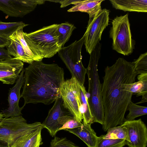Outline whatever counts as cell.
Instances as JSON below:
<instances>
[{"mask_svg": "<svg viewBox=\"0 0 147 147\" xmlns=\"http://www.w3.org/2000/svg\"><path fill=\"white\" fill-rule=\"evenodd\" d=\"M49 147H80L66 137L55 136L50 142Z\"/></svg>", "mask_w": 147, "mask_h": 147, "instance_id": "28", "label": "cell"}, {"mask_svg": "<svg viewBox=\"0 0 147 147\" xmlns=\"http://www.w3.org/2000/svg\"><path fill=\"white\" fill-rule=\"evenodd\" d=\"M76 28L74 25L68 22L58 24L57 32L59 42L62 47L68 41L73 30Z\"/></svg>", "mask_w": 147, "mask_h": 147, "instance_id": "23", "label": "cell"}, {"mask_svg": "<svg viewBox=\"0 0 147 147\" xmlns=\"http://www.w3.org/2000/svg\"><path fill=\"white\" fill-rule=\"evenodd\" d=\"M76 1L73 0H60L59 3L61 4L60 7L61 8L65 7L71 4H72L73 3L76 2Z\"/></svg>", "mask_w": 147, "mask_h": 147, "instance_id": "32", "label": "cell"}, {"mask_svg": "<svg viewBox=\"0 0 147 147\" xmlns=\"http://www.w3.org/2000/svg\"><path fill=\"white\" fill-rule=\"evenodd\" d=\"M83 123L76 121L75 119H69L67 121L58 129V131L61 130H65L67 129H72L81 126Z\"/></svg>", "mask_w": 147, "mask_h": 147, "instance_id": "29", "label": "cell"}, {"mask_svg": "<svg viewBox=\"0 0 147 147\" xmlns=\"http://www.w3.org/2000/svg\"><path fill=\"white\" fill-rule=\"evenodd\" d=\"M126 145V140L121 139H105L103 135L98 137L96 147H123Z\"/></svg>", "mask_w": 147, "mask_h": 147, "instance_id": "26", "label": "cell"}, {"mask_svg": "<svg viewBox=\"0 0 147 147\" xmlns=\"http://www.w3.org/2000/svg\"><path fill=\"white\" fill-rule=\"evenodd\" d=\"M28 25L22 21L12 22L0 21V36L9 38L17 31Z\"/></svg>", "mask_w": 147, "mask_h": 147, "instance_id": "22", "label": "cell"}, {"mask_svg": "<svg viewBox=\"0 0 147 147\" xmlns=\"http://www.w3.org/2000/svg\"><path fill=\"white\" fill-rule=\"evenodd\" d=\"M84 39L83 35L79 40L75 41L67 47H62L58 52L59 56L69 70L72 77L83 85L86 71L82 61L81 50Z\"/></svg>", "mask_w": 147, "mask_h": 147, "instance_id": "7", "label": "cell"}, {"mask_svg": "<svg viewBox=\"0 0 147 147\" xmlns=\"http://www.w3.org/2000/svg\"><path fill=\"white\" fill-rule=\"evenodd\" d=\"M101 44L99 42L90 54L89 64L86 68L88 80L89 103L93 122L102 125L104 113L102 103L101 85L98 73V65L100 56Z\"/></svg>", "mask_w": 147, "mask_h": 147, "instance_id": "4", "label": "cell"}, {"mask_svg": "<svg viewBox=\"0 0 147 147\" xmlns=\"http://www.w3.org/2000/svg\"><path fill=\"white\" fill-rule=\"evenodd\" d=\"M9 44L6 47L11 56L30 64L34 61L26 53L19 41L14 34L9 38Z\"/></svg>", "mask_w": 147, "mask_h": 147, "instance_id": "20", "label": "cell"}, {"mask_svg": "<svg viewBox=\"0 0 147 147\" xmlns=\"http://www.w3.org/2000/svg\"><path fill=\"white\" fill-rule=\"evenodd\" d=\"M43 0H0V10L7 16L22 17L33 11Z\"/></svg>", "mask_w": 147, "mask_h": 147, "instance_id": "10", "label": "cell"}, {"mask_svg": "<svg viewBox=\"0 0 147 147\" xmlns=\"http://www.w3.org/2000/svg\"><path fill=\"white\" fill-rule=\"evenodd\" d=\"M41 128V123H27L22 115L4 118L0 122V141L6 142L10 147L19 137Z\"/></svg>", "mask_w": 147, "mask_h": 147, "instance_id": "6", "label": "cell"}, {"mask_svg": "<svg viewBox=\"0 0 147 147\" xmlns=\"http://www.w3.org/2000/svg\"><path fill=\"white\" fill-rule=\"evenodd\" d=\"M83 124L81 127L65 130L78 137L88 147H96L98 137L91 127V124Z\"/></svg>", "mask_w": 147, "mask_h": 147, "instance_id": "16", "label": "cell"}, {"mask_svg": "<svg viewBox=\"0 0 147 147\" xmlns=\"http://www.w3.org/2000/svg\"><path fill=\"white\" fill-rule=\"evenodd\" d=\"M58 24L45 26L29 33L23 32L20 42L25 52L33 54L36 61L53 57L62 47L57 32Z\"/></svg>", "mask_w": 147, "mask_h": 147, "instance_id": "3", "label": "cell"}, {"mask_svg": "<svg viewBox=\"0 0 147 147\" xmlns=\"http://www.w3.org/2000/svg\"><path fill=\"white\" fill-rule=\"evenodd\" d=\"M9 43V38L0 36V47H6L8 45Z\"/></svg>", "mask_w": 147, "mask_h": 147, "instance_id": "31", "label": "cell"}, {"mask_svg": "<svg viewBox=\"0 0 147 147\" xmlns=\"http://www.w3.org/2000/svg\"><path fill=\"white\" fill-rule=\"evenodd\" d=\"M23 66V62L14 57L0 61V81L7 84H14Z\"/></svg>", "mask_w": 147, "mask_h": 147, "instance_id": "14", "label": "cell"}, {"mask_svg": "<svg viewBox=\"0 0 147 147\" xmlns=\"http://www.w3.org/2000/svg\"><path fill=\"white\" fill-rule=\"evenodd\" d=\"M73 119H74L73 115L63 106L60 96L57 98L47 117L42 123V128L47 129L50 136L53 137L58 129L67 121Z\"/></svg>", "mask_w": 147, "mask_h": 147, "instance_id": "9", "label": "cell"}, {"mask_svg": "<svg viewBox=\"0 0 147 147\" xmlns=\"http://www.w3.org/2000/svg\"><path fill=\"white\" fill-rule=\"evenodd\" d=\"M121 125L127 130L129 141H126V145L128 147H146L147 128L141 119L126 120Z\"/></svg>", "mask_w": 147, "mask_h": 147, "instance_id": "12", "label": "cell"}, {"mask_svg": "<svg viewBox=\"0 0 147 147\" xmlns=\"http://www.w3.org/2000/svg\"><path fill=\"white\" fill-rule=\"evenodd\" d=\"M137 74L147 73V53L140 55L138 59L131 62Z\"/></svg>", "mask_w": 147, "mask_h": 147, "instance_id": "27", "label": "cell"}, {"mask_svg": "<svg viewBox=\"0 0 147 147\" xmlns=\"http://www.w3.org/2000/svg\"><path fill=\"white\" fill-rule=\"evenodd\" d=\"M126 110L129 111L126 119L127 121L134 120L138 117L147 114V107L137 105L133 103L131 100L129 103Z\"/></svg>", "mask_w": 147, "mask_h": 147, "instance_id": "25", "label": "cell"}, {"mask_svg": "<svg viewBox=\"0 0 147 147\" xmlns=\"http://www.w3.org/2000/svg\"><path fill=\"white\" fill-rule=\"evenodd\" d=\"M103 138L105 139H121L129 142L127 128L121 125L110 128L107 130L106 134L103 135Z\"/></svg>", "mask_w": 147, "mask_h": 147, "instance_id": "24", "label": "cell"}, {"mask_svg": "<svg viewBox=\"0 0 147 147\" xmlns=\"http://www.w3.org/2000/svg\"><path fill=\"white\" fill-rule=\"evenodd\" d=\"M109 10L104 9L93 17L89 18L84 35V44L90 55L101 40L102 33L109 24Z\"/></svg>", "mask_w": 147, "mask_h": 147, "instance_id": "8", "label": "cell"}, {"mask_svg": "<svg viewBox=\"0 0 147 147\" xmlns=\"http://www.w3.org/2000/svg\"><path fill=\"white\" fill-rule=\"evenodd\" d=\"M0 147H10L6 142L0 141Z\"/></svg>", "mask_w": 147, "mask_h": 147, "instance_id": "33", "label": "cell"}, {"mask_svg": "<svg viewBox=\"0 0 147 147\" xmlns=\"http://www.w3.org/2000/svg\"><path fill=\"white\" fill-rule=\"evenodd\" d=\"M138 81L124 85V90L134 94L137 96H147V73L141 74L137 77Z\"/></svg>", "mask_w": 147, "mask_h": 147, "instance_id": "21", "label": "cell"}, {"mask_svg": "<svg viewBox=\"0 0 147 147\" xmlns=\"http://www.w3.org/2000/svg\"><path fill=\"white\" fill-rule=\"evenodd\" d=\"M109 31L112 39L113 49L124 55H129L133 51L135 44L132 38L128 14L117 16L112 21Z\"/></svg>", "mask_w": 147, "mask_h": 147, "instance_id": "5", "label": "cell"}, {"mask_svg": "<svg viewBox=\"0 0 147 147\" xmlns=\"http://www.w3.org/2000/svg\"><path fill=\"white\" fill-rule=\"evenodd\" d=\"M113 7L125 11L146 12L147 0H110Z\"/></svg>", "mask_w": 147, "mask_h": 147, "instance_id": "18", "label": "cell"}, {"mask_svg": "<svg viewBox=\"0 0 147 147\" xmlns=\"http://www.w3.org/2000/svg\"><path fill=\"white\" fill-rule=\"evenodd\" d=\"M25 81L24 69L20 73L14 85L10 88L8 97V107L1 112L5 118H9L21 115L22 111L24 106H19V103L21 98L20 91Z\"/></svg>", "mask_w": 147, "mask_h": 147, "instance_id": "13", "label": "cell"}, {"mask_svg": "<svg viewBox=\"0 0 147 147\" xmlns=\"http://www.w3.org/2000/svg\"><path fill=\"white\" fill-rule=\"evenodd\" d=\"M77 100L80 111L83 117V124L93 123L89 103L88 94L84 85L77 80L75 84Z\"/></svg>", "mask_w": 147, "mask_h": 147, "instance_id": "15", "label": "cell"}, {"mask_svg": "<svg viewBox=\"0 0 147 147\" xmlns=\"http://www.w3.org/2000/svg\"><path fill=\"white\" fill-rule=\"evenodd\" d=\"M42 129L40 128L19 137L10 147H39L42 143L41 135Z\"/></svg>", "mask_w": 147, "mask_h": 147, "instance_id": "19", "label": "cell"}, {"mask_svg": "<svg viewBox=\"0 0 147 147\" xmlns=\"http://www.w3.org/2000/svg\"><path fill=\"white\" fill-rule=\"evenodd\" d=\"M24 70L25 81L21 94L24 106L30 103L49 105L61 96L64 73L57 64L35 61Z\"/></svg>", "mask_w": 147, "mask_h": 147, "instance_id": "2", "label": "cell"}, {"mask_svg": "<svg viewBox=\"0 0 147 147\" xmlns=\"http://www.w3.org/2000/svg\"><path fill=\"white\" fill-rule=\"evenodd\" d=\"M101 84L104 113L102 129L122 125L126 120L125 115L133 93L124 90V85L135 82L138 75L131 62L119 58L111 66H107Z\"/></svg>", "mask_w": 147, "mask_h": 147, "instance_id": "1", "label": "cell"}, {"mask_svg": "<svg viewBox=\"0 0 147 147\" xmlns=\"http://www.w3.org/2000/svg\"><path fill=\"white\" fill-rule=\"evenodd\" d=\"M76 80L75 78L72 77L64 81L60 88V92L64 107L71 113L76 121L81 122L83 118L76 97Z\"/></svg>", "mask_w": 147, "mask_h": 147, "instance_id": "11", "label": "cell"}, {"mask_svg": "<svg viewBox=\"0 0 147 147\" xmlns=\"http://www.w3.org/2000/svg\"><path fill=\"white\" fill-rule=\"evenodd\" d=\"M12 57L7 49L4 48V47H0V61L10 59Z\"/></svg>", "mask_w": 147, "mask_h": 147, "instance_id": "30", "label": "cell"}, {"mask_svg": "<svg viewBox=\"0 0 147 147\" xmlns=\"http://www.w3.org/2000/svg\"><path fill=\"white\" fill-rule=\"evenodd\" d=\"M104 0H77L72 3L74 5L67 10L68 12L80 11L86 12L89 18L94 16L102 9L101 3Z\"/></svg>", "mask_w": 147, "mask_h": 147, "instance_id": "17", "label": "cell"}]
</instances>
